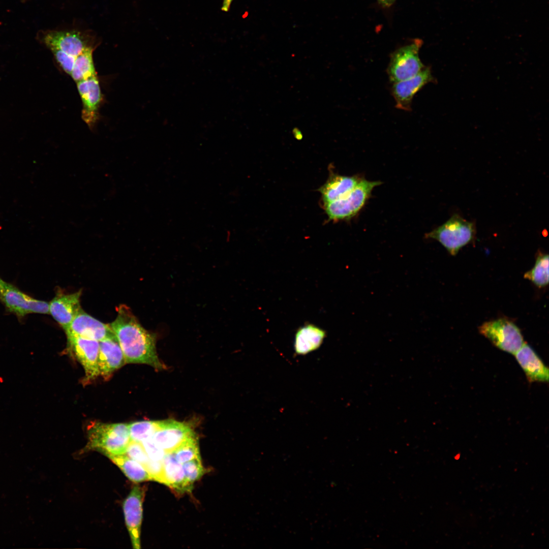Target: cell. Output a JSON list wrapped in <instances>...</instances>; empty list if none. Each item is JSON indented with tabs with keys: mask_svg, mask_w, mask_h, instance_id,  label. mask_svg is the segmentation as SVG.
Here are the masks:
<instances>
[{
	"mask_svg": "<svg viewBox=\"0 0 549 549\" xmlns=\"http://www.w3.org/2000/svg\"><path fill=\"white\" fill-rule=\"evenodd\" d=\"M116 319L109 325L123 351L126 363H142L162 370L166 365L159 359L156 334L140 324L130 309L120 305Z\"/></svg>",
	"mask_w": 549,
	"mask_h": 549,
	"instance_id": "6da1fadb",
	"label": "cell"
},
{
	"mask_svg": "<svg viewBox=\"0 0 549 549\" xmlns=\"http://www.w3.org/2000/svg\"><path fill=\"white\" fill-rule=\"evenodd\" d=\"M86 450L100 451L104 455L125 454L131 441L128 423H108L98 421L87 426Z\"/></svg>",
	"mask_w": 549,
	"mask_h": 549,
	"instance_id": "7a4b0ae2",
	"label": "cell"
},
{
	"mask_svg": "<svg viewBox=\"0 0 549 549\" xmlns=\"http://www.w3.org/2000/svg\"><path fill=\"white\" fill-rule=\"evenodd\" d=\"M474 224L454 214L446 222L425 234L426 238L439 241L451 255H455L474 238Z\"/></svg>",
	"mask_w": 549,
	"mask_h": 549,
	"instance_id": "3957f363",
	"label": "cell"
},
{
	"mask_svg": "<svg viewBox=\"0 0 549 549\" xmlns=\"http://www.w3.org/2000/svg\"><path fill=\"white\" fill-rule=\"evenodd\" d=\"M422 43L421 40L416 39L391 54L387 73L391 82L394 83L411 78L425 67L419 56Z\"/></svg>",
	"mask_w": 549,
	"mask_h": 549,
	"instance_id": "277c9868",
	"label": "cell"
},
{
	"mask_svg": "<svg viewBox=\"0 0 549 549\" xmlns=\"http://www.w3.org/2000/svg\"><path fill=\"white\" fill-rule=\"evenodd\" d=\"M381 182L361 179L346 196L324 204L325 212L330 220H348L355 216L365 204L373 189Z\"/></svg>",
	"mask_w": 549,
	"mask_h": 549,
	"instance_id": "5b68a950",
	"label": "cell"
},
{
	"mask_svg": "<svg viewBox=\"0 0 549 549\" xmlns=\"http://www.w3.org/2000/svg\"><path fill=\"white\" fill-rule=\"evenodd\" d=\"M478 330L497 348L513 355L525 343L519 328L504 318L485 322Z\"/></svg>",
	"mask_w": 549,
	"mask_h": 549,
	"instance_id": "8992f818",
	"label": "cell"
},
{
	"mask_svg": "<svg viewBox=\"0 0 549 549\" xmlns=\"http://www.w3.org/2000/svg\"><path fill=\"white\" fill-rule=\"evenodd\" d=\"M67 339L68 351L83 368L84 376L82 383L89 384L99 377V341L75 336H67Z\"/></svg>",
	"mask_w": 549,
	"mask_h": 549,
	"instance_id": "52a82bcc",
	"label": "cell"
},
{
	"mask_svg": "<svg viewBox=\"0 0 549 549\" xmlns=\"http://www.w3.org/2000/svg\"><path fill=\"white\" fill-rule=\"evenodd\" d=\"M0 299L9 311L19 316L30 313L49 314V302L34 299L4 281Z\"/></svg>",
	"mask_w": 549,
	"mask_h": 549,
	"instance_id": "ba28073f",
	"label": "cell"
},
{
	"mask_svg": "<svg viewBox=\"0 0 549 549\" xmlns=\"http://www.w3.org/2000/svg\"><path fill=\"white\" fill-rule=\"evenodd\" d=\"M43 40L50 49H58L75 57L87 48L95 47L92 36L74 30H48L44 33Z\"/></svg>",
	"mask_w": 549,
	"mask_h": 549,
	"instance_id": "9c48e42d",
	"label": "cell"
},
{
	"mask_svg": "<svg viewBox=\"0 0 549 549\" xmlns=\"http://www.w3.org/2000/svg\"><path fill=\"white\" fill-rule=\"evenodd\" d=\"M145 489L136 485L131 490L123 502V508L126 526L133 547L139 549L140 529L142 518V503Z\"/></svg>",
	"mask_w": 549,
	"mask_h": 549,
	"instance_id": "30bf717a",
	"label": "cell"
},
{
	"mask_svg": "<svg viewBox=\"0 0 549 549\" xmlns=\"http://www.w3.org/2000/svg\"><path fill=\"white\" fill-rule=\"evenodd\" d=\"M194 435L187 423L168 419L161 420L160 428L149 438L166 453H171Z\"/></svg>",
	"mask_w": 549,
	"mask_h": 549,
	"instance_id": "8fae6325",
	"label": "cell"
},
{
	"mask_svg": "<svg viewBox=\"0 0 549 549\" xmlns=\"http://www.w3.org/2000/svg\"><path fill=\"white\" fill-rule=\"evenodd\" d=\"M435 81L430 67H424L416 75L393 83L391 93L401 110L410 111L414 96L425 85Z\"/></svg>",
	"mask_w": 549,
	"mask_h": 549,
	"instance_id": "7c38bea8",
	"label": "cell"
},
{
	"mask_svg": "<svg viewBox=\"0 0 549 549\" xmlns=\"http://www.w3.org/2000/svg\"><path fill=\"white\" fill-rule=\"evenodd\" d=\"M66 336H75L100 341L114 335L109 324L88 315L82 309L64 330Z\"/></svg>",
	"mask_w": 549,
	"mask_h": 549,
	"instance_id": "4fadbf2b",
	"label": "cell"
},
{
	"mask_svg": "<svg viewBox=\"0 0 549 549\" xmlns=\"http://www.w3.org/2000/svg\"><path fill=\"white\" fill-rule=\"evenodd\" d=\"M126 364L125 357L114 334L99 341L98 366L99 376L109 379L113 373Z\"/></svg>",
	"mask_w": 549,
	"mask_h": 549,
	"instance_id": "5bb4252c",
	"label": "cell"
},
{
	"mask_svg": "<svg viewBox=\"0 0 549 549\" xmlns=\"http://www.w3.org/2000/svg\"><path fill=\"white\" fill-rule=\"evenodd\" d=\"M78 90L82 102L81 117L93 127L99 117V107L102 100L99 82L97 76L77 82Z\"/></svg>",
	"mask_w": 549,
	"mask_h": 549,
	"instance_id": "9a60e30c",
	"label": "cell"
},
{
	"mask_svg": "<svg viewBox=\"0 0 549 549\" xmlns=\"http://www.w3.org/2000/svg\"><path fill=\"white\" fill-rule=\"evenodd\" d=\"M81 290L70 294L58 293L49 302V314L65 330L81 311Z\"/></svg>",
	"mask_w": 549,
	"mask_h": 549,
	"instance_id": "2e32d148",
	"label": "cell"
},
{
	"mask_svg": "<svg viewBox=\"0 0 549 549\" xmlns=\"http://www.w3.org/2000/svg\"><path fill=\"white\" fill-rule=\"evenodd\" d=\"M514 355L529 382H548V369L530 346L524 343Z\"/></svg>",
	"mask_w": 549,
	"mask_h": 549,
	"instance_id": "e0dca14e",
	"label": "cell"
},
{
	"mask_svg": "<svg viewBox=\"0 0 549 549\" xmlns=\"http://www.w3.org/2000/svg\"><path fill=\"white\" fill-rule=\"evenodd\" d=\"M362 178L333 174L319 189L324 205L342 199L348 195Z\"/></svg>",
	"mask_w": 549,
	"mask_h": 549,
	"instance_id": "ac0fdd59",
	"label": "cell"
},
{
	"mask_svg": "<svg viewBox=\"0 0 549 549\" xmlns=\"http://www.w3.org/2000/svg\"><path fill=\"white\" fill-rule=\"evenodd\" d=\"M163 464L165 484L178 493L191 491L193 485L187 480L182 465L174 459L172 452L166 454Z\"/></svg>",
	"mask_w": 549,
	"mask_h": 549,
	"instance_id": "d6986e66",
	"label": "cell"
},
{
	"mask_svg": "<svg viewBox=\"0 0 549 549\" xmlns=\"http://www.w3.org/2000/svg\"><path fill=\"white\" fill-rule=\"evenodd\" d=\"M326 336L325 331L311 324L299 328L295 334L294 348L298 355H305L317 350Z\"/></svg>",
	"mask_w": 549,
	"mask_h": 549,
	"instance_id": "ffe728a7",
	"label": "cell"
},
{
	"mask_svg": "<svg viewBox=\"0 0 549 549\" xmlns=\"http://www.w3.org/2000/svg\"><path fill=\"white\" fill-rule=\"evenodd\" d=\"M131 481L141 482L152 480L148 473L137 462L125 454H105Z\"/></svg>",
	"mask_w": 549,
	"mask_h": 549,
	"instance_id": "44dd1931",
	"label": "cell"
},
{
	"mask_svg": "<svg viewBox=\"0 0 549 549\" xmlns=\"http://www.w3.org/2000/svg\"><path fill=\"white\" fill-rule=\"evenodd\" d=\"M95 48L88 47L76 57L70 75L76 83L97 76L93 58Z\"/></svg>",
	"mask_w": 549,
	"mask_h": 549,
	"instance_id": "7402d4cb",
	"label": "cell"
},
{
	"mask_svg": "<svg viewBox=\"0 0 549 549\" xmlns=\"http://www.w3.org/2000/svg\"><path fill=\"white\" fill-rule=\"evenodd\" d=\"M524 278L539 288L547 286L548 284V254L540 253L534 267L525 273Z\"/></svg>",
	"mask_w": 549,
	"mask_h": 549,
	"instance_id": "603a6c76",
	"label": "cell"
},
{
	"mask_svg": "<svg viewBox=\"0 0 549 549\" xmlns=\"http://www.w3.org/2000/svg\"><path fill=\"white\" fill-rule=\"evenodd\" d=\"M161 420H142L128 423L131 440L141 442L160 428Z\"/></svg>",
	"mask_w": 549,
	"mask_h": 549,
	"instance_id": "cb8c5ba5",
	"label": "cell"
},
{
	"mask_svg": "<svg viewBox=\"0 0 549 549\" xmlns=\"http://www.w3.org/2000/svg\"><path fill=\"white\" fill-rule=\"evenodd\" d=\"M172 453L174 459L181 464L200 457L198 442L195 435L186 440Z\"/></svg>",
	"mask_w": 549,
	"mask_h": 549,
	"instance_id": "d4e9b609",
	"label": "cell"
},
{
	"mask_svg": "<svg viewBox=\"0 0 549 549\" xmlns=\"http://www.w3.org/2000/svg\"><path fill=\"white\" fill-rule=\"evenodd\" d=\"M182 465L185 476L192 485L203 475L204 469L200 457L192 459Z\"/></svg>",
	"mask_w": 549,
	"mask_h": 549,
	"instance_id": "484cf974",
	"label": "cell"
},
{
	"mask_svg": "<svg viewBox=\"0 0 549 549\" xmlns=\"http://www.w3.org/2000/svg\"><path fill=\"white\" fill-rule=\"evenodd\" d=\"M126 454L139 463L143 468L150 460L141 442L131 440Z\"/></svg>",
	"mask_w": 549,
	"mask_h": 549,
	"instance_id": "4316f807",
	"label": "cell"
},
{
	"mask_svg": "<svg viewBox=\"0 0 549 549\" xmlns=\"http://www.w3.org/2000/svg\"><path fill=\"white\" fill-rule=\"evenodd\" d=\"M57 62L67 74L70 75L76 57L56 48L50 49Z\"/></svg>",
	"mask_w": 549,
	"mask_h": 549,
	"instance_id": "83f0119b",
	"label": "cell"
},
{
	"mask_svg": "<svg viewBox=\"0 0 549 549\" xmlns=\"http://www.w3.org/2000/svg\"><path fill=\"white\" fill-rule=\"evenodd\" d=\"M141 443L151 460L159 462L163 461L167 453L156 445L150 438L143 440Z\"/></svg>",
	"mask_w": 549,
	"mask_h": 549,
	"instance_id": "f1b7e54d",
	"label": "cell"
},
{
	"mask_svg": "<svg viewBox=\"0 0 549 549\" xmlns=\"http://www.w3.org/2000/svg\"><path fill=\"white\" fill-rule=\"evenodd\" d=\"M379 4L384 8H389L391 6L396 0H377Z\"/></svg>",
	"mask_w": 549,
	"mask_h": 549,
	"instance_id": "f546056e",
	"label": "cell"
},
{
	"mask_svg": "<svg viewBox=\"0 0 549 549\" xmlns=\"http://www.w3.org/2000/svg\"><path fill=\"white\" fill-rule=\"evenodd\" d=\"M232 1L233 0H223L221 10L224 12H228Z\"/></svg>",
	"mask_w": 549,
	"mask_h": 549,
	"instance_id": "4dcf8cb0",
	"label": "cell"
},
{
	"mask_svg": "<svg viewBox=\"0 0 549 549\" xmlns=\"http://www.w3.org/2000/svg\"><path fill=\"white\" fill-rule=\"evenodd\" d=\"M3 281L2 279H0V294H1V289H2V286Z\"/></svg>",
	"mask_w": 549,
	"mask_h": 549,
	"instance_id": "1f68e13d",
	"label": "cell"
}]
</instances>
